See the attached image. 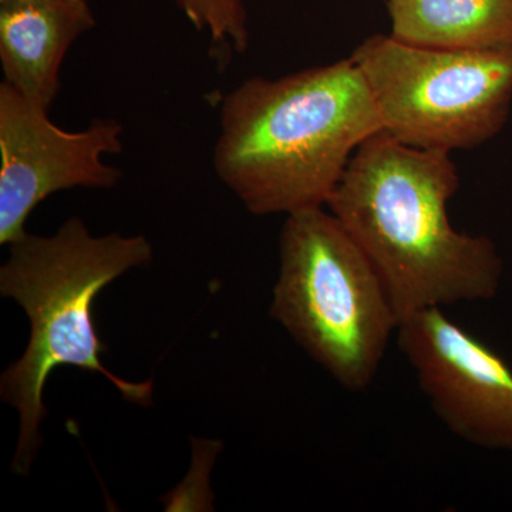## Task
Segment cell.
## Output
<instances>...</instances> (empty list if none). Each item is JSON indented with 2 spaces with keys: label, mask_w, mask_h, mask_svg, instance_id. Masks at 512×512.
I'll return each mask as SVG.
<instances>
[{
  "label": "cell",
  "mask_w": 512,
  "mask_h": 512,
  "mask_svg": "<svg viewBox=\"0 0 512 512\" xmlns=\"http://www.w3.org/2000/svg\"><path fill=\"white\" fill-rule=\"evenodd\" d=\"M458 187L450 153L380 131L357 148L326 204L375 266L400 322L423 309L490 301L500 291L497 245L457 231L448 218Z\"/></svg>",
  "instance_id": "6da1fadb"
},
{
  "label": "cell",
  "mask_w": 512,
  "mask_h": 512,
  "mask_svg": "<svg viewBox=\"0 0 512 512\" xmlns=\"http://www.w3.org/2000/svg\"><path fill=\"white\" fill-rule=\"evenodd\" d=\"M383 131L352 59L252 77L221 101L215 173L251 214L326 207L357 148Z\"/></svg>",
  "instance_id": "7a4b0ae2"
},
{
  "label": "cell",
  "mask_w": 512,
  "mask_h": 512,
  "mask_svg": "<svg viewBox=\"0 0 512 512\" xmlns=\"http://www.w3.org/2000/svg\"><path fill=\"white\" fill-rule=\"evenodd\" d=\"M9 248L0 293L28 315L30 339L23 356L3 373L0 393L19 413L13 471L28 474L42 444L43 390L56 367L101 373L127 402H153V383L127 382L101 363L107 346L93 320L97 295L130 269L150 264L153 248L143 235L94 237L79 217L69 218L52 237L26 234Z\"/></svg>",
  "instance_id": "3957f363"
},
{
  "label": "cell",
  "mask_w": 512,
  "mask_h": 512,
  "mask_svg": "<svg viewBox=\"0 0 512 512\" xmlns=\"http://www.w3.org/2000/svg\"><path fill=\"white\" fill-rule=\"evenodd\" d=\"M269 313L356 393L375 382L400 325L375 266L326 207L286 215Z\"/></svg>",
  "instance_id": "277c9868"
},
{
  "label": "cell",
  "mask_w": 512,
  "mask_h": 512,
  "mask_svg": "<svg viewBox=\"0 0 512 512\" xmlns=\"http://www.w3.org/2000/svg\"><path fill=\"white\" fill-rule=\"evenodd\" d=\"M350 59L365 76L383 131L409 146L473 150L510 119L512 47L430 49L375 35Z\"/></svg>",
  "instance_id": "5b68a950"
},
{
  "label": "cell",
  "mask_w": 512,
  "mask_h": 512,
  "mask_svg": "<svg viewBox=\"0 0 512 512\" xmlns=\"http://www.w3.org/2000/svg\"><path fill=\"white\" fill-rule=\"evenodd\" d=\"M123 134L111 117L64 130L49 110L0 83V244L25 237L30 214L56 192L117 187L123 171L106 157L123 153Z\"/></svg>",
  "instance_id": "8992f818"
},
{
  "label": "cell",
  "mask_w": 512,
  "mask_h": 512,
  "mask_svg": "<svg viewBox=\"0 0 512 512\" xmlns=\"http://www.w3.org/2000/svg\"><path fill=\"white\" fill-rule=\"evenodd\" d=\"M421 392L441 423L485 450L512 451V369L441 308L406 316L396 332Z\"/></svg>",
  "instance_id": "52a82bcc"
},
{
  "label": "cell",
  "mask_w": 512,
  "mask_h": 512,
  "mask_svg": "<svg viewBox=\"0 0 512 512\" xmlns=\"http://www.w3.org/2000/svg\"><path fill=\"white\" fill-rule=\"evenodd\" d=\"M94 26L96 18L87 0H20L0 5L3 82L50 111L67 52Z\"/></svg>",
  "instance_id": "ba28073f"
},
{
  "label": "cell",
  "mask_w": 512,
  "mask_h": 512,
  "mask_svg": "<svg viewBox=\"0 0 512 512\" xmlns=\"http://www.w3.org/2000/svg\"><path fill=\"white\" fill-rule=\"evenodd\" d=\"M392 35L446 50L512 47V0H389Z\"/></svg>",
  "instance_id": "9c48e42d"
},
{
  "label": "cell",
  "mask_w": 512,
  "mask_h": 512,
  "mask_svg": "<svg viewBox=\"0 0 512 512\" xmlns=\"http://www.w3.org/2000/svg\"><path fill=\"white\" fill-rule=\"evenodd\" d=\"M185 19L211 40L222 60L248 49L249 28L244 0H171Z\"/></svg>",
  "instance_id": "30bf717a"
},
{
  "label": "cell",
  "mask_w": 512,
  "mask_h": 512,
  "mask_svg": "<svg viewBox=\"0 0 512 512\" xmlns=\"http://www.w3.org/2000/svg\"><path fill=\"white\" fill-rule=\"evenodd\" d=\"M20 2V0H0V5H6V3Z\"/></svg>",
  "instance_id": "8fae6325"
}]
</instances>
